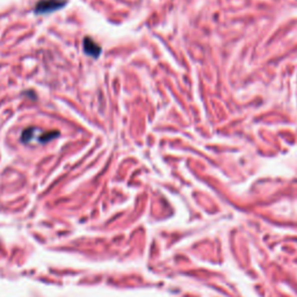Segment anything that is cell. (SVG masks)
I'll use <instances>...</instances> for the list:
<instances>
[{"label": "cell", "mask_w": 297, "mask_h": 297, "mask_svg": "<svg viewBox=\"0 0 297 297\" xmlns=\"http://www.w3.org/2000/svg\"><path fill=\"white\" fill-rule=\"evenodd\" d=\"M66 0H41L37 3L35 7V12L37 14H46L50 12H55L62 7H64Z\"/></svg>", "instance_id": "obj_1"}, {"label": "cell", "mask_w": 297, "mask_h": 297, "mask_svg": "<svg viewBox=\"0 0 297 297\" xmlns=\"http://www.w3.org/2000/svg\"><path fill=\"white\" fill-rule=\"evenodd\" d=\"M84 50L87 55L92 56V57H99L100 53H101V48L99 44H96L91 37H85L84 40Z\"/></svg>", "instance_id": "obj_2"}]
</instances>
